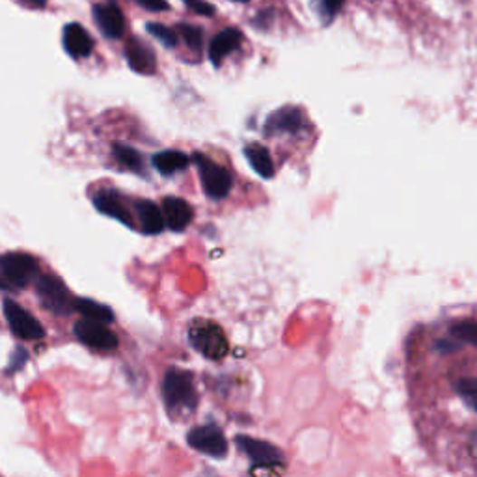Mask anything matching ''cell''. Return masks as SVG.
I'll use <instances>...</instances> for the list:
<instances>
[{
    "label": "cell",
    "instance_id": "cell-3",
    "mask_svg": "<svg viewBox=\"0 0 477 477\" xmlns=\"http://www.w3.org/2000/svg\"><path fill=\"white\" fill-rule=\"evenodd\" d=\"M195 163L200 174V183L202 188L207 198L211 200H222L230 195V190L234 186V179L232 174L224 168L220 167L218 163L211 161L209 157H205L204 153H195Z\"/></svg>",
    "mask_w": 477,
    "mask_h": 477
},
{
    "label": "cell",
    "instance_id": "cell-8",
    "mask_svg": "<svg viewBox=\"0 0 477 477\" xmlns=\"http://www.w3.org/2000/svg\"><path fill=\"white\" fill-rule=\"evenodd\" d=\"M188 440V446L195 448L196 452L215 457V459H222L226 457L228 453V442L222 434L220 427L215 424H205L200 427H195L193 431L188 433L186 436Z\"/></svg>",
    "mask_w": 477,
    "mask_h": 477
},
{
    "label": "cell",
    "instance_id": "cell-26",
    "mask_svg": "<svg viewBox=\"0 0 477 477\" xmlns=\"http://www.w3.org/2000/svg\"><path fill=\"white\" fill-rule=\"evenodd\" d=\"M320 3V12L323 14L325 19H332V15L339 10L343 0H317Z\"/></svg>",
    "mask_w": 477,
    "mask_h": 477
},
{
    "label": "cell",
    "instance_id": "cell-28",
    "mask_svg": "<svg viewBox=\"0 0 477 477\" xmlns=\"http://www.w3.org/2000/svg\"><path fill=\"white\" fill-rule=\"evenodd\" d=\"M137 3L140 6H144L146 10H151V12L168 10V3H167V0H137Z\"/></svg>",
    "mask_w": 477,
    "mask_h": 477
},
{
    "label": "cell",
    "instance_id": "cell-25",
    "mask_svg": "<svg viewBox=\"0 0 477 477\" xmlns=\"http://www.w3.org/2000/svg\"><path fill=\"white\" fill-rule=\"evenodd\" d=\"M457 392L464 399V403L477 410V378H463L457 383Z\"/></svg>",
    "mask_w": 477,
    "mask_h": 477
},
{
    "label": "cell",
    "instance_id": "cell-11",
    "mask_svg": "<svg viewBox=\"0 0 477 477\" xmlns=\"http://www.w3.org/2000/svg\"><path fill=\"white\" fill-rule=\"evenodd\" d=\"M93 19L98 28L101 30V34L109 40H119L125 32V17L121 10L112 5H98L93 8Z\"/></svg>",
    "mask_w": 477,
    "mask_h": 477
},
{
    "label": "cell",
    "instance_id": "cell-9",
    "mask_svg": "<svg viewBox=\"0 0 477 477\" xmlns=\"http://www.w3.org/2000/svg\"><path fill=\"white\" fill-rule=\"evenodd\" d=\"M107 325L109 323L82 317L81 321L75 323L73 332L77 339L86 347L98 348V351H114L118 347V336Z\"/></svg>",
    "mask_w": 477,
    "mask_h": 477
},
{
    "label": "cell",
    "instance_id": "cell-15",
    "mask_svg": "<svg viewBox=\"0 0 477 477\" xmlns=\"http://www.w3.org/2000/svg\"><path fill=\"white\" fill-rule=\"evenodd\" d=\"M63 49L72 58H86L93 51V40L81 24L70 23L63 28Z\"/></svg>",
    "mask_w": 477,
    "mask_h": 477
},
{
    "label": "cell",
    "instance_id": "cell-17",
    "mask_svg": "<svg viewBox=\"0 0 477 477\" xmlns=\"http://www.w3.org/2000/svg\"><path fill=\"white\" fill-rule=\"evenodd\" d=\"M163 213L167 220V228L172 232H183L190 220H193V207H190L183 198L168 196L163 200Z\"/></svg>",
    "mask_w": 477,
    "mask_h": 477
},
{
    "label": "cell",
    "instance_id": "cell-29",
    "mask_svg": "<svg viewBox=\"0 0 477 477\" xmlns=\"http://www.w3.org/2000/svg\"><path fill=\"white\" fill-rule=\"evenodd\" d=\"M26 3L34 5V6H38V8H43V6L47 5V0H26Z\"/></svg>",
    "mask_w": 477,
    "mask_h": 477
},
{
    "label": "cell",
    "instance_id": "cell-24",
    "mask_svg": "<svg viewBox=\"0 0 477 477\" xmlns=\"http://www.w3.org/2000/svg\"><path fill=\"white\" fill-rule=\"evenodd\" d=\"M452 336L457 341L470 343L477 347V323L475 321H459L452 327Z\"/></svg>",
    "mask_w": 477,
    "mask_h": 477
},
{
    "label": "cell",
    "instance_id": "cell-16",
    "mask_svg": "<svg viewBox=\"0 0 477 477\" xmlns=\"http://www.w3.org/2000/svg\"><path fill=\"white\" fill-rule=\"evenodd\" d=\"M241 42H243V34L237 28H226L218 32L209 45V60L213 62V66L218 68L222 60L230 56L235 49H239Z\"/></svg>",
    "mask_w": 477,
    "mask_h": 477
},
{
    "label": "cell",
    "instance_id": "cell-4",
    "mask_svg": "<svg viewBox=\"0 0 477 477\" xmlns=\"http://www.w3.org/2000/svg\"><path fill=\"white\" fill-rule=\"evenodd\" d=\"M36 293L45 310L54 315H70L75 311V299L70 295L63 281L52 274H40L34 281Z\"/></svg>",
    "mask_w": 477,
    "mask_h": 477
},
{
    "label": "cell",
    "instance_id": "cell-6",
    "mask_svg": "<svg viewBox=\"0 0 477 477\" xmlns=\"http://www.w3.org/2000/svg\"><path fill=\"white\" fill-rule=\"evenodd\" d=\"M3 308H5V317H6V323L12 334L17 336L19 339L38 341L45 336L42 323L36 320L34 315H30L23 306H19L15 301L5 299Z\"/></svg>",
    "mask_w": 477,
    "mask_h": 477
},
{
    "label": "cell",
    "instance_id": "cell-14",
    "mask_svg": "<svg viewBox=\"0 0 477 477\" xmlns=\"http://www.w3.org/2000/svg\"><path fill=\"white\" fill-rule=\"evenodd\" d=\"M125 58L129 68L140 75H153L157 68L155 52L140 40H131L125 47Z\"/></svg>",
    "mask_w": 477,
    "mask_h": 477
},
{
    "label": "cell",
    "instance_id": "cell-30",
    "mask_svg": "<svg viewBox=\"0 0 477 477\" xmlns=\"http://www.w3.org/2000/svg\"><path fill=\"white\" fill-rule=\"evenodd\" d=\"M235 3H246V0H235Z\"/></svg>",
    "mask_w": 477,
    "mask_h": 477
},
{
    "label": "cell",
    "instance_id": "cell-5",
    "mask_svg": "<svg viewBox=\"0 0 477 477\" xmlns=\"http://www.w3.org/2000/svg\"><path fill=\"white\" fill-rule=\"evenodd\" d=\"M188 341L209 360H222L228 355L226 334L215 323L193 325V329L188 330Z\"/></svg>",
    "mask_w": 477,
    "mask_h": 477
},
{
    "label": "cell",
    "instance_id": "cell-22",
    "mask_svg": "<svg viewBox=\"0 0 477 477\" xmlns=\"http://www.w3.org/2000/svg\"><path fill=\"white\" fill-rule=\"evenodd\" d=\"M179 36L188 45V49H193L195 52L202 51V47H204V32L198 26L179 24Z\"/></svg>",
    "mask_w": 477,
    "mask_h": 477
},
{
    "label": "cell",
    "instance_id": "cell-23",
    "mask_svg": "<svg viewBox=\"0 0 477 477\" xmlns=\"http://www.w3.org/2000/svg\"><path fill=\"white\" fill-rule=\"evenodd\" d=\"M146 30H148V34H151L157 42H161L163 45L167 47H176L177 43V36H176V32L170 30L168 26L165 24H158V23H148L146 24Z\"/></svg>",
    "mask_w": 477,
    "mask_h": 477
},
{
    "label": "cell",
    "instance_id": "cell-21",
    "mask_svg": "<svg viewBox=\"0 0 477 477\" xmlns=\"http://www.w3.org/2000/svg\"><path fill=\"white\" fill-rule=\"evenodd\" d=\"M75 311H79L82 317H88V320L103 323L114 321V311L109 306L95 302L91 299H75Z\"/></svg>",
    "mask_w": 477,
    "mask_h": 477
},
{
    "label": "cell",
    "instance_id": "cell-1",
    "mask_svg": "<svg viewBox=\"0 0 477 477\" xmlns=\"http://www.w3.org/2000/svg\"><path fill=\"white\" fill-rule=\"evenodd\" d=\"M161 394H163L165 408L174 420L188 416L190 412H195L198 405L195 378L188 371L183 369L174 367L165 373Z\"/></svg>",
    "mask_w": 477,
    "mask_h": 477
},
{
    "label": "cell",
    "instance_id": "cell-12",
    "mask_svg": "<svg viewBox=\"0 0 477 477\" xmlns=\"http://www.w3.org/2000/svg\"><path fill=\"white\" fill-rule=\"evenodd\" d=\"M133 204H135V215H137L138 228L142 230V234L157 235L165 230V226H167L165 213H163V209H158L157 204H153L151 200H142V198H137Z\"/></svg>",
    "mask_w": 477,
    "mask_h": 477
},
{
    "label": "cell",
    "instance_id": "cell-18",
    "mask_svg": "<svg viewBox=\"0 0 477 477\" xmlns=\"http://www.w3.org/2000/svg\"><path fill=\"white\" fill-rule=\"evenodd\" d=\"M190 163V158L176 149H167V151H158L151 157V165L153 168L161 174V176H174L179 170H185Z\"/></svg>",
    "mask_w": 477,
    "mask_h": 477
},
{
    "label": "cell",
    "instance_id": "cell-13",
    "mask_svg": "<svg viewBox=\"0 0 477 477\" xmlns=\"http://www.w3.org/2000/svg\"><path fill=\"white\" fill-rule=\"evenodd\" d=\"M304 114L297 107H283L269 116L265 133L267 135H280V133H297L304 127Z\"/></svg>",
    "mask_w": 477,
    "mask_h": 477
},
{
    "label": "cell",
    "instance_id": "cell-19",
    "mask_svg": "<svg viewBox=\"0 0 477 477\" xmlns=\"http://www.w3.org/2000/svg\"><path fill=\"white\" fill-rule=\"evenodd\" d=\"M244 155L248 158L250 167L253 168L258 176H262L263 179H271L274 177V165H272V158L269 155V149L262 144H248L244 148Z\"/></svg>",
    "mask_w": 477,
    "mask_h": 477
},
{
    "label": "cell",
    "instance_id": "cell-20",
    "mask_svg": "<svg viewBox=\"0 0 477 477\" xmlns=\"http://www.w3.org/2000/svg\"><path fill=\"white\" fill-rule=\"evenodd\" d=\"M112 155L121 168L144 176V167H146L144 157L137 149L125 146V144H114Z\"/></svg>",
    "mask_w": 477,
    "mask_h": 477
},
{
    "label": "cell",
    "instance_id": "cell-10",
    "mask_svg": "<svg viewBox=\"0 0 477 477\" xmlns=\"http://www.w3.org/2000/svg\"><path fill=\"white\" fill-rule=\"evenodd\" d=\"M235 442H237L239 450L256 466H267V468L269 466H280L283 461L281 452L265 440H258V438L241 434L235 438Z\"/></svg>",
    "mask_w": 477,
    "mask_h": 477
},
{
    "label": "cell",
    "instance_id": "cell-27",
    "mask_svg": "<svg viewBox=\"0 0 477 477\" xmlns=\"http://www.w3.org/2000/svg\"><path fill=\"white\" fill-rule=\"evenodd\" d=\"M183 3L200 15H213L215 14V8L209 5V3H204V0H183Z\"/></svg>",
    "mask_w": 477,
    "mask_h": 477
},
{
    "label": "cell",
    "instance_id": "cell-7",
    "mask_svg": "<svg viewBox=\"0 0 477 477\" xmlns=\"http://www.w3.org/2000/svg\"><path fill=\"white\" fill-rule=\"evenodd\" d=\"M91 202H93V207L98 209L101 215L105 216H110L118 222H121V224L129 226V228H135V216L133 211H135V204H133V209L129 207V202H127V198L119 193V190L116 188H101L100 193H95L91 196Z\"/></svg>",
    "mask_w": 477,
    "mask_h": 477
},
{
    "label": "cell",
    "instance_id": "cell-2",
    "mask_svg": "<svg viewBox=\"0 0 477 477\" xmlns=\"http://www.w3.org/2000/svg\"><path fill=\"white\" fill-rule=\"evenodd\" d=\"M40 276V265L26 252H6L0 260V281L5 290H24Z\"/></svg>",
    "mask_w": 477,
    "mask_h": 477
}]
</instances>
